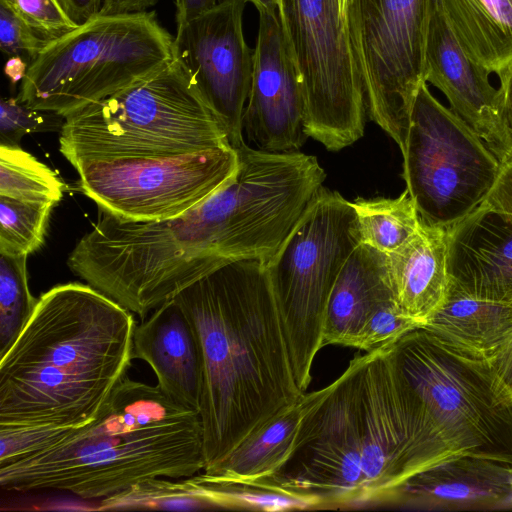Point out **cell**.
<instances>
[{"label":"cell","instance_id":"7402d4cb","mask_svg":"<svg viewBox=\"0 0 512 512\" xmlns=\"http://www.w3.org/2000/svg\"><path fill=\"white\" fill-rule=\"evenodd\" d=\"M328 392L307 393L248 434L224 459L202 472L227 480L255 481L277 473L295 447L303 419Z\"/></svg>","mask_w":512,"mask_h":512},{"label":"cell","instance_id":"83f0119b","mask_svg":"<svg viewBox=\"0 0 512 512\" xmlns=\"http://www.w3.org/2000/svg\"><path fill=\"white\" fill-rule=\"evenodd\" d=\"M208 510L209 503L190 477L154 478L100 500L97 510Z\"/></svg>","mask_w":512,"mask_h":512},{"label":"cell","instance_id":"484cf974","mask_svg":"<svg viewBox=\"0 0 512 512\" xmlns=\"http://www.w3.org/2000/svg\"><path fill=\"white\" fill-rule=\"evenodd\" d=\"M351 203L360 243L384 254L409 240L421 222L407 189L397 198H357Z\"/></svg>","mask_w":512,"mask_h":512},{"label":"cell","instance_id":"60d3db41","mask_svg":"<svg viewBox=\"0 0 512 512\" xmlns=\"http://www.w3.org/2000/svg\"><path fill=\"white\" fill-rule=\"evenodd\" d=\"M73 20L81 25L99 14L103 0H66Z\"/></svg>","mask_w":512,"mask_h":512},{"label":"cell","instance_id":"8fae6325","mask_svg":"<svg viewBox=\"0 0 512 512\" xmlns=\"http://www.w3.org/2000/svg\"><path fill=\"white\" fill-rule=\"evenodd\" d=\"M403 178L420 219L445 229L481 205L501 162L481 137L419 87L402 151Z\"/></svg>","mask_w":512,"mask_h":512},{"label":"cell","instance_id":"b9f144b4","mask_svg":"<svg viewBox=\"0 0 512 512\" xmlns=\"http://www.w3.org/2000/svg\"><path fill=\"white\" fill-rule=\"evenodd\" d=\"M29 65L21 56H11L5 66L4 73L12 84L22 81L27 73Z\"/></svg>","mask_w":512,"mask_h":512},{"label":"cell","instance_id":"6da1fadb","mask_svg":"<svg viewBox=\"0 0 512 512\" xmlns=\"http://www.w3.org/2000/svg\"><path fill=\"white\" fill-rule=\"evenodd\" d=\"M239 168L222 189L172 218L132 221L99 210L71 251L69 268L141 319L231 262L266 261L304 212L310 192L286 155L236 149Z\"/></svg>","mask_w":512,"mask_h":512},{"label":"cell","instance_id":"74e56055","mask_svg":"<svg viewBox=\"0 0 512 512\" xmlns=\"http://www.w3.org/2000/svg\"><path fill=\"white\" fill-rule=\"evenodd\" d=\"M488 359L497 378L512 394V335Z\"/></svg>","mask_w":512,"mask_h":512},{"label":"cell","instance_id":"4fadbf2b","mask_svg":"<svg viewBox=\"0 0 512 512\" xmlns=\"http://www.w3.org/2000/svg\"><path fill=\"white\" fill-rule=\"evenodd\" d=\"M80 190L118 218L155 221L178 216L226 186L239 168L225 147L174 157L87 160L73 165Z\"/></svg>","mask_w":512,"mask_h":512},{"label":"cell","instance_id":"5bb4252c","mask_svg":"<svg viewBox=\"0 0 512 512\" xmlns=\"http://www.w3.org/2000/svg\"><path fill=\"white\" fill-rule=\"evenodd\" d=\"M245 0H224L177 26L174 59L215 113L236 149L245 144L243 117L253 52L244 37Z\"/></svg>","mask_w":512,"mask_h":512},{"label":"cell","instance_id":"f1b7e54d","mask_svg":"<svg viewBox=\"0 0 512 512\" xmlns=\"http://www.w3.org/2000/svg\"><path fill=\"white\" fill-rule=\"evenodd\" d=\"M27 255L0 254V358L31 318L38 298L28 286Z\"/></svg>","mask_w":512,"mask_h":512},{"label":"cell","instance_id":"52a82bcc","mask_svg":"<svg viewBox=\"0 0 512 512\" xmlns=\"http://www.w3.org/2000/svg\"><path fill=\"white\" fill-rule=\"evenodd\" d=\"M60 152L87 160L174 157L232 147L222 123L174 59L67 116Z\"/></svg>","mask_w":512,"mask_h":512},{"label":"cell","instance_id":"4dcf8cb0","mask_svg":"<svg viewBox=\"0 0 512 512\" xmlns=\"http://www.w3.org/2000/svg\"><path fill=\"white\" fill-rule=\"evenodd\" d=\"M43 39L51 42L75 30L66 0H0Z\"/></svg>","mask_w":512,"mask_h":512},{"label":"cell","instance_id":"9a60e30c","mask_svg":"<svg viewBox=\"0 0 512 512\" xmlns=\"http://www.w3.org/2000/svg\"><path fill=\"white\" fill-rule=\"evenodd\" d=\"M243 131L269 152L296 151L307 137L302 88L278 12H259Z\"/></svg>","mask_w":512,"mask_h":512},{"label":"cell","instance_id":"8d00e7d4","mask_svg":"<svg viewBox=\"0 0 512 512\" xmlns=\"http://www.w3.org/2000/svg\"><path fill=\"white\" fill-rule=\"evenodd\" d=\"M496 74L500 81L498 92L501 118L512 141V58Z\"/></svg>","mask_w":512,"mask_h":512},{"label":"cell","instance_id":"7c38bea8","mask_svg":"<svg viewBox=\"0 0 512 512\" xmlns=\"http://www.w3.org/2000/svg\"><path fill=\"white\" fill-rule=\"evenodd\" d=\"M436 0H343L367 111L401 152L417 91ZM427 83V82H426Z\"/></svg>","mask_w":512,"mask_h":512},{"label":"cell","instance_id":"ac0fdd59","mask_svg":"<svg viewBox=\"0 0 512 512\" xmlns=\"http://www.w3.org/2000/svg\"><path fill=\"white\" fill-rule=\"evenodd\" d=\"M391 505L426 510L512 508V464L460 456L409 477Z\"/></svg>","mask_w":512,"mask_h":512},{"label":"cell","instance_id":"f546056e","mask_svg":"<svg viewBox=\"0 0 512 512\" xmlns=\"http://www.w3.org/2000/svg\"><path fill=\"white\" fill-rule=\"evenodd\" d=\"M54 206L0 196V254L28 256L39 249Z\"/></svg>","mask_w":512,"mask_h":512},{"label":"cell","instance_id":"cb8c5ba5","mask_svg":"<svg viewBox=\"0 0 512 512\" xmlns=\"http://www.w3.org/2000/svg\"><path fill=\"white\" fill-rule=\"evenodd\" d=\"M423 327L489 357L512 335V303L477 298L449 283L443 303Z\"/></svg>","mask_w":512,"mask_h":512},{"label":"cell","instance_id":"2e32d148","mask_svg":"<svg viewBox=\"0 0 512 512\" xmlns=\"http://www.w3.org/2000/svg\"><path fill=\"white\" fill-rule=\"evenodd\" d=\"M491 73L472 60L452 33L436 0L424 53V79L438 88L450 109L486 143L500 162L512 155V141L500 113Z\"/></svg>","mask_w":512,"mask_h":512},{"label":"cell","instance_id":"44dd1931","mask_svg":"<svg viewBox=\"0 0 512 512\" xmlns=\"http://www.w3.org/2000/svg\"><path fill=\"white\" fill-rule=\"evenodd\" d=\"M392 299L386 254L360 243L348 257L330 293L324 318V346L354 347L369 315Z\"/></svg>","mask_w":512,"mask_h":512},{"label":"cell","instance_id":"3957f363","mask_svg":"<svg viewBox=\"0 0 512 512\" xmlns=\"http://www.w3.org/2000/svg\"><path fill=\"white\" fill-rule=\"evenodd\" d=\"M132 312L91 285L52 287L0 358V424L79 428L131 367Z\"/></svg>","mask_w":512,"mask_h":512},{"label":"cell","instance_id":"7bdbcfd3","mask_svg":"<svg viewBox=\"0 0 512 512\" xmlns=\"http://www.w3.org/2000/svg\"><path fill=\"white\" fill-rule=\"evenodd\" d=\"M252 3L259 12L277 13L281 0H245Z\"/></svg>","mask_w":512,"mask_h":512},{"label":"cell","instance_id":"f35d334b","mask_svg":"<svg viewBox=\"0 0 512 512\" xmlns=\"http://www.w3.org/2000/svg\"><path fill=\"white\" fill-rule=\"evenodd\" d=\"M158 0H103L99 14L119 15L145 12Z\"/></svg>","mask_w":512,"mask_h":512},{"label":"cell","instance_id":"8992f818","mask_svg":"<svg viewBox=\"0 0 512 512\" xmlns=\"http://www.w3.org/2000/svg\"><path fill=\"white\" fill-rule=\"evenodd\" d=\"M387 355L415 474L467 455L512 464V394L488 357L423 326Z\"/></svg>","mask_w":512,"mask_h":512},{"label":"cell","instance_id":"277c9868","mask_svg":"<svg viewBox=\"0 0 512 512\" xmlns=\"http://www.w3.org/2000/svg\"><path fill=\"white\" fill-rule=\"evenodd\" d=\"M414 475L387 344L352 359L303 419L288 461L260 479L321 502V509L391 505Z\"/></svg>","mask_w":512,"mask_h":512},{"label":"cell","instance_id":"7a4b0ae2","mask_svg":"<svg viewBox=\"0 0 512 512\" xmlns=\"http://www.w3.org/2000/svg\"><path fill=\"white\" fill-rule=\"evenodd\" d=\"M173 299L192 324L202 351L199 415L206 470L304 392L295 380L264 261L228 263Z\"/></svg>","mask_w":512,"mask_h":512},{"label":"cell","instance_id":"603a6c76","mask_svg":"<svg viewBox=\"0 0 512 512\" xmlns=\"http://www.w3.org/2000/svg\"><path fill=\"white\" fill-rule=\"evenodd\" d=\"M452 33L477 64L497 73L512 58V0H437Z\"/></svg>","mask_w":512,"mask_h":512},{"label":"cell","instance_id":"d590c367","mask_svg":"<svg viewBox=\"0 0 512 512\" xmlns=\"http://www.w3.org/2000/svg\"><path fill=\"white\" fill-rule=\"evenodd\" d=\"M483 204L512 214V155L501 162L498 177Z\"/></svg>","mask_w":512,"mask_h":512},{"label":"cell","instance_id":"836d02e7","mask_svg":"<svg viewBox=\"0 0 512 512\" xmlns=\"http://www.w3.org/2000/svg\"><path fill=\"white\" fill-rule=\"evenodd\" d=\"M48 43L15 13L0 5V48L3 53L33 61Z\"/></svg>","mask_w":512,"mask_h":512},{"label":"cell","instance_id":"5b68a950","mask_svg":"<svg viewBox=\"0 0 512 512\" xmlns=\"http://www.w3.org/2000/svg\"><path fill=\"white\" fill-rule=\"evenodd\" d=\"M205 466L198 412L158 385L125 376L94 421L72 428L39 453L0 466V486L102 500L149 479L190 477Z\"/></svg>","mask_w":512,"mask_h":512},{"label":"cell","instance_id":"30bf717a","mask_svg":"<svg viewBox=\"0 0 512 512\" xmlns=\"http://www.w3.org/2000/svg\"><path fill=\"white\" fill-rule=\"evenodd\" d=\"M280 22L304 98V130L338 151L364 134L366 101L343 0H281Z\"/></svg>","mask_w":512,"mask_h":512},{"label":"cell","instance_id":"9c48e42d","mask_svg":"<svg viewBox=\"0 0 512 512\" xmlns=\"http://www.w3.org/2000/svg\"><path fill=\"white\" fill-rule=\"evenodd\" d=\"M359 244L352 203L321 186L275 253L264 262L302 392L311 382L313 361L324 346L330 293Z\"/></svg>","mask_w":512,"mask_h":512},{"label":"cell","instance_id":"d6a6232c","mask_svg":"<svg viewBox=\"0 0 512 512\" xmlns=\"http://www.w3.org/2000/svg\"><path fill=\"white\" fill-rule=\"evenodd\" d=\"M420 326L422 325L419 322L406 316L392 299L378 306L369 315L358 333L354 348L368 352L391 343Z\"/></svg>","mask_w":512,"mask_h":512},{"label":"cell","instance_id":"d6986e66","mask_svg":"<svg viewBox=\"0 0 512 512\" xmlns=\"http://www.w3.org/2000/svg\"><path fill=\"white\" fill-rule=\"evenodd\" d=\"M132 359L145 361L167 395L199 413L203 391L201 346L192 324L173 298L136 324Z\"/></svg>","mask_w":512,"mask_h":512},{"label":"cell","instance_id":"e0dca14e","mask_svg":"<svg viewBox=\"0 0 512 512\" xmlns=\"http://www.w3.org/2000/svg\"><path fill=\"white\" fill-rule=\"evenodd\" d=\"M447 270L456 289L512 303V214L482 203L449 227Z\"/></svg>","mask_w":512,"mask_h":512},{"label":"cell","instance_id":"ee69618b","mask_svg":"<svg viewBox=\"0 0 512 512\" xmlns=\"http://www.w3.org/2000/svg\"><path fill=\"white\" fill-rule=\"evenodd\" d=\"M178 0H175V3H177Z\"/></svg>","mask_w":512,"mask_h":512},{"label":"cell","instance_id":"ffe728a7","mask_svg":"<svg viewBox=\"0 0 512 512\" xmlns=\"http://www.w3.org/2000/svg\"><path fill=\"white\" fill-rule=\"evenodd\" d=\"M386 266L394 302L423 326L449 289L447 229L421 220L409 240L386 254Z\"/></svg>","mask_w":512,"mask_h":512},{"label":"cell","instance_id":"1f68e13d","mask_svg":"<svg viewBox=\"0 0 512 512\" xmlns=\"http://www.w3.org/2000/svg\"><path fill=\"white\" fill-rule=\"evenodd\" d=\"M72 428L0 424V466L27 458L61 441Z\"/></svg>","mask_w":512,"mask_h":512},{"label":"cell","instance_id":"ba28073f","mask_svg":"<svg viewBox=\"0 0 512 512\" xmlns=\"http://www.w3.org/2000/svg\"><path fill=\"white\" fill-rule=\"evenodd\" d=\"M173 43L154 11L97 14L47 44L29 64L17 98L66 118L173 61Z\"/></svg>","mask_w":512,"mask_h":512},{"label":"cell","instance_id":"e575fe53","mask_svg":"<svg viewBox=\"0 0 512 512\" xmlns=\"http://www.w3.org/2000/svg\"><path fill=\"white\" fill-rule=\"evenodd\" d=\"M18 98H2L0 102V145L19 146L27 134L41 130L44 118Z\"/></svg>","mask_w":512,"mask_h":512},{"label":"cell","instance_id":"d4e9b609","mask_svg":"<svg viewBox=\"0 0 512 512\" xmlns=\"http://www.w3.org/2000/svg\"><path fill=\"white\" fill-rule=\"evenodd\" d=\"M191 478L212 509L266 512L321 509L318 499L289 491L265 480H227L204 472Z\"/></svg>","mask_w":512,"mask_h":512},{"label":"cell","instance_id":"ab89813d","mask_svg":"<svg viewBox=\"0 0 512 512\" xmlns=\"http://www.w3.org/2000/svg\"><path fill=\"white\" fill-rule=\"evenodd\" d=\"M224 0H178L176 3L177 26L213 8Z\"/></svg>","mask_w":512,"mask_h":512},{"label":"cell","instance_id":"4316f807","mask_svg":"<svg viewBox=\"0 0 512 512\" xmlns=\"http://www.w3.org/2000/svg\"><path fill=\"white\" fill-rule=\"evenodd\" d=\"M65 187L56 171L20 146L0 145V196L57 205Z\"/></svg>","mask_w":512,"mask_h":512}]
</instances>
